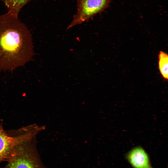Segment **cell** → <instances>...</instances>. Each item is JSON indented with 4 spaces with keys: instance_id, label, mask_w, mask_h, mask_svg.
I'll return each instance as SVG.
<instances>
[{
    "instance_id": "1",
    "label": "cell",
    "mask_w": 168,
    "mask_h": 168,
    "mask_svg": "<svg viewBox=\"0 0 168 168\" xmlns=\"http://www.w3.org/2000/svg\"><path fill=\"white\" fill-rule=\"evenodd\" d=\"M30 33L18 16L0 15V70L12 71L24 66L35 55Z\"/></svg>"
},
{
    "instance_id": "2",
    "label": "cell",
    "mask_w": 168,
    "mask_h": 168,
    "mask_svg": "<svg viewBox=\"0 0 168 168\" xmlns=\"http://www.w3.org/2000/svg\"><path fill=\"white\" fill-rule=\"evenodd\" d=\"M31 140L17 145L7 161L5 168H47Z\"/></svg>"
},
{
    "instance_id": "3",
    "label": "cell",
    "mask_w": 168,
    "mask_h": 168,
    "mask_svg": "<svg viewBox=\"0 0 168 168\" xmlns=\"http://www.w3.org/2000/svg\"><path fill=\"white\" fill-rule=\"evenodd\" d=\"M41 129V128L36 125L31 126L21 134L12 137L0 126V163L4 161H7L17 145L33 139Z\"/></svg>"
},
{
    "instance_id": "4",
    "label": "cell",
    "mask_w": 168,
    "mask_h": 168,
    "mask_svg": "<svg viewBox=\"0 0 168 168\" xmlns=\"http://www.w3.org/2000/svg\"><path fill=\"white\" fill-rule=\"evenodd\" d=\"M110 0H77V9L67 30L88 21L107 7Z\"/></svg>"
},
{
    "instance_id": "5",
    "label": "cell",
    "mask_w": 168,
    "mask_h": 168,
    "mask_svg": "<svg viewBox=\"0 0 168 168\" xmlns=\"http://www.w3.org/2000/svg\"><path fill=\"white\" fill-rule=\"evenodd\" d=\"M126 158L134 168H153L148 154L141 147L131 150L127 154Z\"/></svg>"
},
{
    "instance_id": "6",
    "label": "cell",
    "mask_w": 168,
    "mask_h": 168,
    "mask_svg": "<svg viewBox=\"0 0 168 168\" xmlns=\"http://www.w3.org/2000/svg\"><path fill=\"white\" fill-rule=\"evenodd\" d=\"M31 0H1L8 10V12L18 16L21 9Z\"/></svg>"
},
{
    "instance_id": "7",
    "label": "cell",
    "mask_w": 168,
    "mask_h": 168,
    "mask_svg": "<svg viewBox=\"0 0 168 168\" xmlns=\"http://www.w3.org/2000/svg\"><path fill=\"white\" fill-rule=\"evenodd\" d=\"M158 68L160 73L165 80L168 78V55L163 51L159 52L158 55Z\"/></svg>"
}]
</instances>
